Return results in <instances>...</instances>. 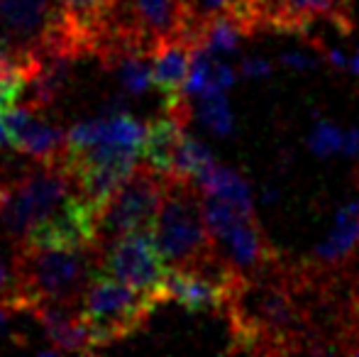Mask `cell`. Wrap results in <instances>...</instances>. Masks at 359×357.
Wrapping results in <instances>:
<instances>
[{"mask_svg":"<svg viewBox=\"0 0 359 357\" xmlns=\"http://www.w3.org/2000/svg\"><path fill=\"white\" fill-rule=\"evenodd\" d=\"M198 186L205 196H215V198L227 201V203L237 206V208L255 210L250 184H247L245 177L237 174L235 169H227V167L215 164V167L198 181Z\"/></svg>","mask_w":359,"mask_h":357,"instance_id":"16","label":"cell"},{"mask_svg":"<svg viewBox=\"0 0 359 357\" xmlns=\"http://www.w3.org/2000/svg\"><path fill=\"white\" fill-rule=\"evenodd\" d=\"M357 184H359V172H357Z\"/></svg>","mask_w":359,"mask_h":357,"instance_id":"27","label":"cell"},{"mask_svg":"<svg viewBox=\"0 0 359 357\" xmlns=\"http://www.w3.org/2000/svg\"><path fill=\"white\" fill-rule=\"evenodd\" d=\"M0 181H3V177H0Z\"/></svg>","mask_w":359,"mask_h":357,"instance_id":"28","label":"cell"},{"mask_svg":"<svg viewBox=\"0 0 359 357\" xmlns=\"http://www.w3.org/2000/svg\"><path fill=\"white\" fill-rule=\"evenodd\" d=\"M95 271L113 276V279L135 286V289L159 291L169 299L166 279H169L171 267L156 248L151 230L120 235V238L110 240L108 245H103L98 252Z\"/></svg>","mask_w":359,"mask_h":357,"instance_id":"6","label":"cell"},{"mask_svg":"<svg viewBox=\"0 0 359 357\" xmlns=\"http://www.w3.org/2000/svg\"><path fill=\"white\" fill-rule=\"evenodd\" d=\"M359 257V198L345 203L335 215V228L303 262L318 274L345 276Z\"/></svg>","mask_w":359,"mask_h":357,"instance_id":"12","label":"cell"},{"mask_svg":"<svg viewBox=\"0 0 359 357\" xmlns=\"http://www.w3.org/2000/svg\"><path fill=\"white\" fill-rule=\"evenodd\" d=\"M164 189V174L151 169L149 164H137L135 172L125 179V184L115 191L103 218H100V248L120 235L137 233V230H154Z\"/></svg>","mask_w":359,"mask_h":357,"instance_id":"5","label":"cell"},{"mask_svg":"<svg viewBox=\"0 0 359 357\" xmlns=\"http://www.w3.org/2000/svg\"><path fill=\"white\" fill-rule=\"evenodd\" d=\"M262 29L306 34L318 20H327L342 34L355 29V0H262Z\"/></svg>","mask_w":359,"mask_h":357,"instance_id":"7","label":"cell"},{"mask_svg":"<svg viewBox=\"0 0 359 357\" xmlns=\"http://www.w3.org/2000/svg\"><path fill=\"white\" fill-rule=\"evenodd\" d=\"M342 135L345 133H340L335 125L318 123L311 135V149L318 154V157H330V154H335L342 149Z\"/></svg>","mask_w":359,"mask_h":357,"instance_id":"20","label":"cell"},{"mask_svg":"<svg viewBox=\"0 0 359 357\" xmlns=\"http://www.w3.org/2000/svg\"><path fill=\"white\" fill-rule=\"evenodd\" d=\"M154 240L169 267H208L222 257L203 213V191L196 181L166 177L154 220Z\"/></svg>","mask_w":359,"mask_h":357,"instance_id":"2","label":"cell"},{"mask_svg":"<svg viewBox=\"0 0 359 357\" xmlns=\"http://www.w3.org/2000/svg\"><path fill=\"white\" fill-rule=\"evenodd\" d=\"M240 72H242V76H247V79H259V76H266V74L271 72V64L266 62V59L247 57V59H242Z\"/></svg>","mask_w":359,"mask_h":357,"instance_id":"21","label":"cell"},{"mask_svg":"<svg viewBox=\"0 0 359 357\" xmlns=\"http://www.w3.org/2000/svg\"><path fill=\"white\" fill-rule=\"evenodd\" d=\"M10 286H13V264H8L0 257V301L8 296Z\"/></svg>","mask_w":359,"mask_h":357,"instance_id":"22","label":"cell"},{"mask_svg":"<svg viewBox=\"0 0 359 357\" xmlns=\"http://www.w3.org/2000/svg\"><path fill=\"white\" fill-rule=\"evenodd\" d=\"M164 301L169 299L159 291L135 289L95 271L88 289L81 296L79 316L88 330L90 345L98 353L140 333Z\"/></svg>","mask_w":359,"mask_h":357,"instance_id":"3","label":"cell"},{"mask_svg":"<svg viewBox=\"0 0 359 357\" xmlns=\"http://www.w3.org/2000/svg\"><path fill=\"white\" fill-rule=\"evenodd\" d=\"M59 18L57 0H0V44L44 57V44Z\"/></svg>","mask_w":359,"mask_h":357,"instance_id":"8","label":"cell"},{"mask_svg":"<svg viewBox=\"0 0 359 357\" xmlns=\"http://www.w3.org/2000/svg\"><path fill=\"white\" fill-rule=\"evenodd\" d=\"M186 135V125L171 113H161L144 125V142H142V159L151 169H156L164 177L174 172L176 149Z\"/></svg>","mask_w":359,"mask_h":357,"instance_id":"14","label":"cell"},{"mask_svg":"<svg viewBox=\"0 0 359 357\" xmlns=\"http://www.w3.org/2000/svg\"><path fill=\"white\" fill-rule=\"evenodd\" d=\"M191 54H194V44L181 37L159 44L151 54V83L159 90L164 113H171L184 125L194 118L189 93H186Z\"/></svg>","mask_w":359,"mask_h":357,"instance_id":"10","label":"cell"},{"mask_svg":"<svg viewBox=\"0 0 359 357\" xmlns=\"http://www.w3.org/2000/svg\"><path fill=\"white\" fill-rule=\"evenodd\" d=\"M34 318L42 323L49 343L59 353H95L90 345L88 330L79 316V306H62V304H39L32 311Z\"/></svg>","mask_w":359,"mask_h":357,"instance_id":"13","label":"cell"},{"mask_svg":"<svg viewBox=\"0 0 359 357\" xmlns=\"http://www.w3.org/2000/svg\"><path fill=\"white\" fill-rule=\"evenodd\" d=\"M217 164L215 154L205 147L203 142L194 140L191 135H184L179 149H176V159H174V179H186V181H196L198 184L205 174L210 172Z\"/></svg>","mask_w":359,"mask_h":357,"instance_id":"17","label":"cell"},{"mask_svg":"<svg viewBox=\"0 0 359 357\" xmlns=\"http://www.w3.org/2000/svg\"><path fill=\"white\" fill-rule=\"evenodd\" d=\"M3 120L10 130V144L15 152L34 159V162H59L67 152V133L57 125L44 123L29 105H15Z\"/></svg>","mask_w":359,"mask_h":357,"instance_id":"11","label":"cell"},{"mask_svg":"<svg viewBox=\"0 0 359 357\" xmlns=\"http://www.w3.org/2000/svg\"><path fill=\"white\" fill-rule=\"evenodd\" d=\"M8 144H10V130H8V125H5L3 115H0V149H5Z\"/></svg>","mask_w":359,"mask_h":357,"instance_id":"25","label":"cell"},{"mask_svg":"<svg viewBox=\"0 0 359 357\" xmlns=\"http://www.w3.org/2000/svg\"><path fill=\"white\" fill-rule=\"evenodd\" d=\"M198 120L215 135H230L235 128V118L230 113L225 93H208L198 98V108H196Z\"/></svg>","mask_w":359,"mask_h":357,"instance_id":"19","label":"cell"},{"mask_svg":"<svg viewBox=\"0 0 359 357\" xmlns=\"http://www.w3.org/2000/svg\"><path fill=\"white\" fill-rule=\"evenodd\" d=\"M345 330H342L340 353L359 355V257L345 271Z\"/></svg>","mask_w":359,"mask_h":357,"instance_id":"18","label":"cell"},{"mask_svg":"<svg viewBox=\"0 0 359 357\" xmlns=\"http://www.w3.org/2000/svg\"><path fill=\"white\" fill-rule=\"evenodd\" d=\"M352 69H355V72L359 74V54H357V59H355V64H352Z\"/></svg>","mask_w":359,"mask_h":357,"instance_id":"26","label":"cell"},{"mask_svg":"<svg viewBox=\"0 0 359 357\" xmlns=\"http://www.w3.org/2000/svg\"><path fill=\"white\" fill-rule=\"evenodd\" d=\"M98 252L100 248H15L13 286L0 304L18 314H32L39 304L79 306L98 267Z\"/></svg>","mask_w":359,"mask_h":357,"instance_id":"1","label":"cell"},{"mask_svg":"<svg viewBox=\"0 0 359 357\" xmlns=\"http://www.w3.org/2000/svg\"><path fill=\"white\" fill-rule=\"evenodd\" d=\"M118 13L151 54L159 44L176 37L194 44V20L186 0H120Z\"/></svg>","mask_w":359,"mask_h":357,"instance_id":"9","label":"cell"},{"mask_svg":"<svg viewBox=\"0 0 359 357\" xmlns=\"http://www.w3.org/2000/svg\"><path fill=\"white\" fill-rule=\"evenodd\" d=\"M340 152H345L347 157H355V154H359V130H347V133L342 135V149Z\"/></svg>","mask_w":359,"mask_h":357,"instance_id":"23","label":"cell"},{"mask_svg":"<svg viewBox=\"0 0 359 357\" xmlns=\"http://www.w3.org/2000/svg\"><path fill=\"white\" fill-rule=\"evenodd\" d=\"M281 62L288 64V67H296V69H303V67H313V59L311 57H303V54H284Z\"/></svg>","mask_w":359,"mask_h":357,"instance_id":"24","label":"cell"},{"mask_svg":"<svg viewBox=\"0 0 359 357\" xmlns=\"http://www.w3.org/2000/svg\"><path fill=\"white\" fill-rule=\"evenodd\" d=\"M74 191V179L59 162H34L18 179L0 181V218H3V238L18 245L22 235L47 218L52 210L64 203Z\"/></svg>","mask_w":359,"mask_h":357,"instance_id":"4","label":"cell"},{"mask_svg":"<svg viewBox=\"0 0 359 357\" xmlns=\"http://www.w3.org/2000/svg\"><path fill=\"white\" fill-rule=\"evenodd\" d=\"M72 64L74 59L69 57H44L42 69L27 86L29 98L25 100V105H29V108L39 113L47 105L57 103L59 95L72 83Z\"/></svg>","mask_w":359,"mask_h":357,"instance_id":"15","label":"cell"}]
</instances>
